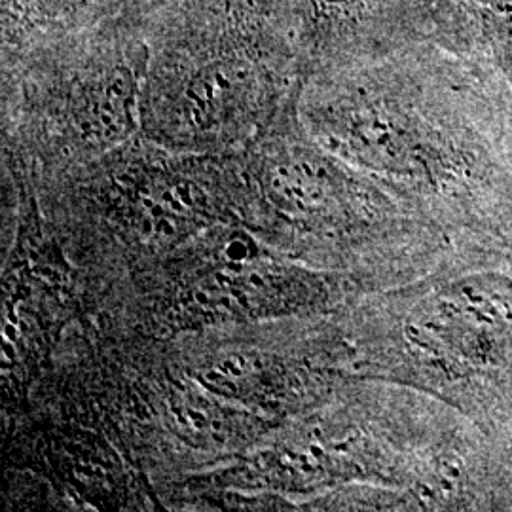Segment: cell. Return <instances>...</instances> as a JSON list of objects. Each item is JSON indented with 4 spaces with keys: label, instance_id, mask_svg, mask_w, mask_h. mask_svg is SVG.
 <instances>
[{
    "label": "cell",
    "instance_id": "6da1fadb",
    "mask_svg": "<svg viewBox=\"0 0 512 512\" xmlns=\"http://www.w3.org/2000/svg\"><path fill=\"white\" fill-rule=\"evenodd\" d=\"M145 33L148 129L173 145L236 141L306 78L294 0H162Z\"/></svg>",
    "mask_w": 512,
    "mask_h": 512
},
{
    "label": "cell",
    "instance_id": "7a4b0ae2",
    "mask_svg": "<svg viewBox=\"0 0 512 512\" xmlns=\"http://www.w3.org/2000/svg\"><path fill=\"white\" fill-rule=\"evenodd\" d=\"M147 59L139 21L44 33L2 46L4 90L27 141L69 158L109 147L133 129Z\"/></svg>",
    "mask_w": 512,
    "mask_h": 512
},
{
    "label": "cell",
    "instance_id": "3957f363",
    "mask_svg": "<svg viewBox=\"0 0 512 512\" xmlns=\"http://www.w3.org/2000/svg\"><path fill=\"white\" fill-rule=\"evenodd\" d=\"M389 0H294V25L304 74L323 69L378 29Z\"/></svg>",
    "mask_w": 512,
    "mask_h": 512
},
{
    "label": "cell",
    "instance_id": "277c9868",
    "mask_svg": "<svg viewBox=\"0 0 512 512\" xmlns=\"http://www.w3.org/2000/svg\"><path fill=\"white\" fill-rule=\"evenodd\" d=\"M162 0H2V46L112 21L145 23Z\"/></svg>",
    "mask_w": 512,
    "mask_h": 512
}]
</instances>
